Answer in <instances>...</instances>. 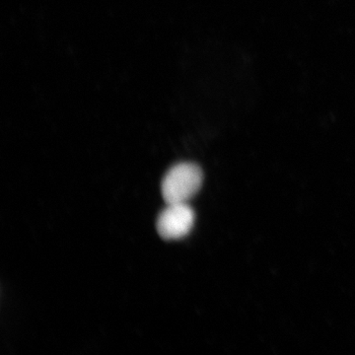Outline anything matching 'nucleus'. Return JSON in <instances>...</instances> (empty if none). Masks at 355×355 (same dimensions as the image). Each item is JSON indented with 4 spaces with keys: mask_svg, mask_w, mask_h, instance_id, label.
Instances as JSON below:
<instances>
[{
    "mask_svg": "<svg viewBox=\"0 0 355 355\" xmlns=\"http://www.w3.org/2000/svg\"><path fill=\"white\" fill-rule=\"evenodd\" d=\"M203 173L193 163H180L172 167L161 184L163 198L167 205L188 203L202 188Z\"/></svg>",
    "mask_w": 355,
    "mask_h": 355,
    "instance_id": "nucleus-1",
    "label": "nucleus"
},
{
    "mask_svg": "<svg viewBox=\"0 0 355 355\" xmlns=\"http://www.w3.org/2000/svg\"><path fill=\"white\" fill-rule=\"evenodd\" d=\"M167 205L158 216L159 235L165 240H179L186 237L195 224V211L188 203Z\"/></svg>",
    "mask_w": 355,
    "mask_h": 355,
    "instance_id": "nucleus-2",
    "label": "nucleus"
}]
</instances>
